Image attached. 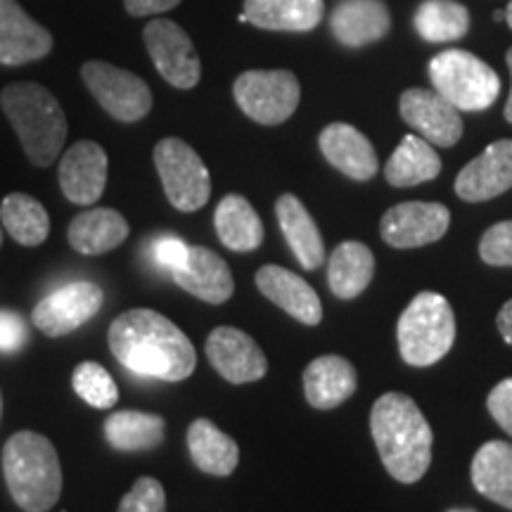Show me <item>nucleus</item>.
Masks as SVG:
<instances>
[{"label":"nucleus","instance_id":"nucleus-1","mask_svg":"<svg viewBox=\"0 0 512 512\" xmlns=\"http://www.w3.org/2000/svg\"><path fill=\"white\" fill-rule=\"evenodd\" d=\"M107 342L121 366L143 377L181 382L195 373L197 354L188 335L152 309H131L114 320Z\"/></svg>","mask_w":512,"mask_h":512},{"label":"nucleus","instance_id":"nucleus-2","mask_svg":"<svg viewBox=\"0 0 512 512\" xmlns=\"http://www.w3.org/2000/svg\"><path fill=\"white\" fill-rule=\"evenodd\" d=\"M370 432L396 482L415 484L432 463V427L411 396L389 392L373 403Z\"/></svg>","mask_w":512,"mask_h":512},{"label":"nucleus","instance_id":"nucleus-3","mask_svg":"<svg viewBox=\"0 0 512 512\" xmlns=\"http://www.w3.org/2000/svg\"><path fill=\"white\" fill-rule=\"evenodd\" d=\"M3 475L24 512H48L62 494V467L53 441L38 432H17L5 441Z\"/></svg>","mask_w":512,"mask_h":512},{"label":"nucleus","instance_id":"nucleus-4","mask_svg":"<svg viewBox=\"0 0 512 512\" xmlns=\"http://www.w3.org/2000/svg\"><path fill=\"white\" fill-rule=\"evenodd\" d=\"M0 105L31 164H53L67 140V117L55 95L41 83H12L0 93Z\"/></svg>","mask_w":512,"mask_h":512},{"label":"nucleus","instance_id":"nucleus-5","mask_svg":"<svg viewBox=\"0 0 512 512\" xmlns=\"http://www.w3.org/2000/svg\"><path fill=\"white\" fill-rule=\"evenodd\" d=\"M396 342L408 366L430 368L441 361L456 342V316L446 297L420 292L396 323Z\"/></svg>","mask_w":512,"mask_h":512},{"label":"nucleus","instance_id":"nucleus-6","mask_svg":"<svg viewBox=\"0 0 512 512\" xmlns=\"http://www.w3.org/2000/svg\"><path fill=\"white\" fill-rule=\"evenodd\" d=\"M430 81L458 112H484L498 100L501 76L467 50H444L430 62Z\"/></svg>","mask_w":512,"mask_h":512},{"label":"nucleus","instance_id":"nucleus-7","mask_svg":"<svg viewBox=\"0 0 512 512\" xmlns=\"http://www.w3.org/2000/svg\"><path fill=\"white\" fill-rule=\"evenodd\" d=\"M233 95L240 110L256 124L278 126L297 112L302 86L287 69H252L235 79Z\"/></svg>","mask_w":512,"mask_h":512},{"label":"nucleus","instance_id":"nucleus-8","mask_svg":"<svg viewBox=\"0 0 512 512\" xmlns=\"http://www.w3.org/2000/svg\"><path fill=\"white\" fill-rule=\"evenodd\" d=\"M155 166L164 192L178 211L202 209L211 197L209 169L181 138H164L155 147Z\"/></svg>","mask_w":512,"mask_h":512},{"label":"nucleus","instance_id":"nucleus-9","mask_svg":"<svg viewBox=\"0 0 512 512\" xmlns=\"http://www.w3.org/2000/svg\"><path fill=\"white\" fill-rule=\"evenodd\" d=\"M81 79L112 119L136 124L152 110L150 86L133 72L114 67L110 62L93 60L81 67Z\"/></svg>","mask_w":512,"mask_h":512},{"label":"nucleus","instance_id":"nucleus-10","mask_svg":"<svg viewBox=\"0 0 512 512\" xmlns=\"http://www.w3.org/2000/svg\"><path fill=\"white\" fill-rule=\"evenodd\" d=\"M145 48L157 72L174 88L190 91L200 83L202 62L190 36L171 19H152L143 31Z\"/></svg>","mask_w":512,"mask_h":512},{"label":"nucleus","instance_id":"nucleus-11","mask_svg":"<svg viewBox=\"0 0 512 512\" xmlns=\"http://www.w3.org/2000/svg\"><path fill=\"white\" fill-rule=\"evenodd\" d=\"M102 302H105V294L100 287L81 280V283L64 285L43 297L31 318L46 337H64L88 323L102 309Z\"/></svg>","mask_w":512,"mask_h":512},{"label":"nucleus","instance_id":"nucleus-12","mask_svg":"<svg viewBox=\"0 0 512 512\" xmlns=\"http://www.w3.org/2000/svg\"><path fill=\"white\" fill-rule=\"evenodd\" d=\"M451 226V211L439 202H401L387 209L380 235L389 247L415 249L441 240Z\"/></svg>","mask_w":512,"mask_h":512},{"label":"nucleus","instance_id":"nucleus-13","mask_svg":"<svg viewBox=\"0 0 512 512\" xmlns=\"http://www.w3.org/2000/svg\"><path fill=\"white\" fill-rule=\"evenodd\" d=\"M403 121L418 131L420 138L437 147H453L463 138V119L460 112L437 91L427 88H408L399 100Z\"/></svg>","mask_w":512,"mask_h":512},{"label":"nucleus","instance_id":"nucleus-14","mask_svg":"<svg viewBox=\"0 0 512 512\" xmlns=\"http://www.w3.org/2000/svg\"><path fill=\"white\" fill-rule=\"evenodd\" d=\"M207 358L223 380L247 384L261 380L268 373L266 354L247 332L230 325L211 330L207 337Z\"/></svg>","mask_w":512,"mask_h":512},{"label":"nucleus","instance_id":"nucleus-15","mask_svg":"<svg viewBox=\"0 0 512 512\" xmlns=\"http://www.w3.org/2000/svg\"><path fill=\"white\" fill-rule=\"evenodd\" d=\"M60 188L69 202L91 207L107 185V152L95 140H79L60 162Z\"/></svg>","mask_w":512,"mask_h":512},{"label":"nucleus","instance_id":"nucleus-16","mask_svg":"<svg viewBox=\"0 0 512 512\" xmlns=\"http://www.w3.org/2000/svg\"><path fill=\"white\" fill-rule=\"evenodd\" d=\"M50 50V31L31 19L17 0H0V64L19 67L43 60Z\"/></svg>","mask_w":512,"mask_h":512},{"label":"nucleus","instance_id":"nucleus-17","mask_svg":"<svg viewBox=\"0 0 512 512\" xmlns=\"http://www.w3.org/2000/svg\"><path fill=\"white\" fill-rule=\"evenodd\" d=\"M512 188V140H496L472 159L456 178V195L465 202H486Z\"/></svg>","mask_w":512,"mask_h":512},{"label":"nucleus","instance_id":"nucleus-18","mask_svg":"<svg viewBox=\"0 0 512 512\" xmlns=\"http://www.w3.org/2000/svg\"><path fill=\"white\" fill-rule=\"evenodd\" d=\"M254 280L266 299H271L275 306L290 313L299 323L313 328L323 320V304H320L316 290L306 283L302 275L287 271L283 266L268 264L256 271Z\"/></svg>","mask_w":512,"mask_h":512},{"label":"nucleus","instance_id":"nucleus-19","mask_svg":"<svg viewBox=\"0 0 512 512\" xmlns=\"http://www.w3.org/2000/svg\"><path fill=\"white\" fill-rule=\"evenodd\" d=\"M318 145L323 157L351 181H370L380 169L373 143L351 124L335 121L325 126L320 131Z\"/></svg>","mask_w":512,"mask_h":512},{"label":"nucleus","instance_id":"nucleus-20","mask_svg":"<svg viewBox=\"0 0 512 512\" xmlns=\"http://www.w3.org/2000/svg\"><path fill=\"white\" fill-rule=\"evenodd\" d=\"M332 36L347 48H366L392 29V12L384 0H342L330 17Z\"/></svg>","mask_w":512,"mask_h":512},{"label":"nucleus","instance_id":"nucleus-21","mask_svg":"<svg viewBox=\"0 0 512 512\" xmlns=\"http://www.w3.org/2000/svg\"><path fill=\"white\" fill-rule=\"evenodd\" d=\"M174 283L207 304H226L235 292L233 273L219 254L207 247H190L183 268L171 273Z\"/></svg>","mask_w":512,"mask_h":512},{"label":"nucleus","instance_id":"nucleus-22","mask_svg":"<svg viewBox=\"0 0 512 512\" xmlns=\"http://www.w3.org/2000/svg\"><path fill=\"white\" fill-rule=\"evenodd\" d=\"M358 387V373L342 356H318L304 370L306 401L318 411L342 406Z\"/></svg>","mask_w":512,"mask_h":512},{"label":"nucleus","instance_id":"nucleus-23","mask_svg":"<svg viewBox=\"0 0 512 512\" xmlns=\"http://www.w3.org/2000/svg\"><path fill=\"white\" fill-rule=\"evenodd\" d=\"M323 0H245L240 22L266 31H313L323 19Z\"/></svg>","mask_w":512,"mask_h":512},{"label":"nucleus","instance_id":"nucleus-24","mask_svg":"<svg viewBox=\"0 0 512 512\" xmlns=\"http://www.w3.org/2000/svg\"><path fill=\"white\" fill-rule=\"evenodd\" d=\"M275 216H278L280 230H283L287 245L297 256V261L302 264L306 271H316V268L323 266L325 261V242L323 235L309 214V209L304 207L299 197L285 195L278 197L275 202Z\"/></svg>","mask_w":512,"mask_h":512},{"label":"nucleus","instance_id":"nucleus-25","mask_svg":"<svg viewBox=\"0 0 512 512\" xmlns=\"http://www.w3.org/2000/svg\"><path fill=\"white\" fill-rule=\"evenodd\" d=\"M128 233L131 228L117 209L93 207L74 216V221L69 223L67 238L76 252L98 256L117 249L128 238Z\"/></svg>","mask_w":512,"mask_h":512},{"label":"nucleus","instance_id":"nucleus-26","mask_svg":"<svg viewBox=\"0 0 512 512\" xmlns=\"http://www.w3.org/2000/svg\"><path fill=\"white\" fill-rule=\"evenodd\" d=\"M188 451L192 463L211 477L233 475L240 463V448L235 439L207 418H197L188 427Z\"/></svg>","mask_w":512,"mask_h":512},{"label":"nucleus","instance_id":"nucleus-27","mask_svg":"<svg viewBox=\"0 0 512 512\" xmlns=\"http://www.w3.org/2000/svg\"><path fill=\"white\" fill-rule=\"evenodd\" d=\"M470 472L479 494L512 510V444L486 441L472 458Z\"/></svg>","mask_w":512,"mask_h":512},{"label":"nucleus","instance_id":"nucleus-28","mask_svg":"<svg viewBox=\"0 0 512 512\" xmlns=\"http://www.w3.org/2000/svg\"><path fill=\"white\" fill-rule=\"evenodd\" d=\"M214 226L221 245L230 252H254L264 242V223L242 195H226L214 211Z\"/></svg>","mask_w":512,"mask_h":512},{"label":"nucleus","instance_id":"nucleus-29","mask_svg":"<svg viewBox=\"0 0 512 512\" xmlns=\"http://www.w3.org/2000/svg\"><path fill=\"white\" fill-rule=\"evenodd\" d=\"M375 275V256L363 242H342L328 259V283L339 299H354Z\"/></svg>","mask_w":512,"mask_h":512},{"label":"nucleus","instance_id":"nucleus-30","mask_svg":"<svg viewBox=\"0 0 512 512\" xmlns=\"http://www.w3.org/2000/svg\"><path fill=\"white\" fill-rule=\"evenodd\" d=\"M441 174V159L432 143L420 136H406L384 164V178L394 188H413Z\"/></svg>","mask_w":512,"mask_h":512},{"label":"nucleus","instance_id":"nucleus-31","mask_svg":"<svg viewBox=\"0 0 512 512\" xmlns=\"http://www.w3.org/2000/svg\"><path fill=\"white\" fill-rule=\"evenodd\" d=\"M166 422L162 415L140 411H117L105 420V439L117 451H150L164 441Z\"/></svg>","mask_w":512,"mask_h":512},{"label":"nucleus","instance_id":"nucleus-32","mask_svg":"<svg viewBox=\"0 0 512 512\" xmlns=\"http://www.w3.org/2000/svg\"><path fill=\"white\" fill-rule=\"evenodd\" d=\"M0 221L5 233L24 247H36L46 242L50 233V216L46 207L27 195V192H10L0 204Z\"/></svg>","mask_w":512,"mask_h":512},{"label":"nucleus","instance_id":"nucleus-33","mask_svg":"<svg viewBox=\"0 0 512 512\" xmlns=\"http://www.w3.org/2000/svg\"><path fill=\"white\" fill-rule=\"evenodd\" d=\"M415 31L427 43H451L470 31V10L458 0H425L415 10Z\"/></svg>","mask_w":512,"mask_h":512},{"label":"nucleus","instance_id":"nucleus-34","mask_svg":"<svg viewBox=\"0 0 512 512\" xmlns=\"http://www.w3.org/2000/svg\"><path fill=\"white\" fill-rule=\"evenodd\" d=\"M74 392L81 396L88 406L93 408H112L119 401V389L114 384L112 375L107 373L100 363L83 361L76 366L72 375Z\"/></svg>","mask_w":512,"mask_h":512},{"label":"nucleus","instance_id":"nucleus-35","mask_svg":"<svg viewBox=\"0 0 512 512\" xmlns=\"http://www.w3.org/2000/svg\"><path fill=\"white\" fill-rule=\"evenodd\" d=\"M479 256L484 264L512 268V221L491 226L479 240Z\"/></svg>","mask_w":512,"mask_h":512},{"label":"nucleus","instance_id":"nucleus-36","mask_svg":"<svg viewBox=\"0 0 512 512\" xmlns=\"http://www.w3.org/2000/svg\"><path fill=\"white\" fill-rule=\"evenodd\" d=\"M119 512H166L164 486L155 477H140L121 498Z\"/></svg>","mask_w":512,"mask_h":512},{"label":"nucleus","instance_id":"nucleus-37","mask_svg":"<svg viewBox=\"0 0 512 512\" xmlns=\"http://www.w3.org/2000/svg\"><path fill=\"white\" fill-rule=\"evenodd\" d=\"M150 252L157 266L174 273L178 268H183L185 261H188L190 245H185L181 238H176V235H159V238L152 240Z\"/></svg>","mask_w":512,"mask_h":512},{"label":"nucleus","instance_id":"nucleus-38","mask_svg":"<svg viewBox=\"0 0 512 512\" xmlns=\"http://www.w3.org/2000/svg\"><path fill=\"white\" fill-rule=\"evenodd\" d=\"M486 408H489L491 418L503 427V432L512 437V377L498 382L491 389L489 399H486Z\"/></svg>","mask_w":512,"mask_h":512},{"label":"nucleus","instance_id":"nucleus-39","mask_svg":"<svg viewBox=\"0 0 512 512\" xmlns=\"http://www.w3.org/2000/svg\"><path fill=\"white\" fill-rule=\"evenodd\" d=\"M27 339V328H24L22 316L12 311H0V351H17L22 349Z\"/></svg>","mask_w":512,"mask_h":512},{"label":"nucleus","instance_id":"nucleus-40","mask_svg":"<svg viewBox=\"0 0 512 512\" xmlns=\"http://www.w3.org/2000/svg\"><path fill=\"white\" fill-rule=\"evenodd\" d=\"M178 3L181 0H124V8L133 17H150L174 10Z\"/></svg>","mask_w":512,"mask_h":512},{"label":"nucleus","instance_id":"nucleus-41","mask_svg":"<svg viewBox=\"0 0 512 512\" xmlns=\"http://www.w3.org/2000/svg\"><path fill=\"white\" fill-rule=\"evenodd\" d=\"M496 325H498V332H501V337L512 347V299L510 302H505L503 309L498 311Z\"/></svg>","mask_w":512,"mask_h":512},{"label":"nucleus","instance_id":"nucleus-42","mask_svg":"<svg viewBox=\"0 0 512 512\" xmlns=\"http://www.w3.org/2000/svg\"><path fill=\"white\" fill-rule=\"evenodd\" d=\"M505 62H508V69H510V79H512V48L508 50V55H505ZM505 121H510L512 124V88H510V95H508V102H505Z\"/></svg>","mask_w":512,"mask_h":512},{"label":"nucleus","instance_id":"nucleus-43","mask_svg":"<svg viewBox=\"0 0 512 512\" xmlns=\"http://www.w3.org/2000/svg\"><path fill=\"white\" fill-rule=\"evenodd\" d=\"M505 22H508V27L512 29V0H510L508 8H505Z\"/></svg>","mask_w":512,"mask_h":512},{"label":"nucleus","instance_id":"nucleus-44","mask_svg":"<svg viewBox=\"0 0 512 512\" xmlns=\"http://www.w3.org/2000/svg\"><path fill=\"white\" fill-rule=\"evenodd\" d=\"M494 19H505V10H498V12H494Z\"/></svg>","mask_w":512,"mask_h":512},{"label":"nucleus","instance_id":"nucleus-45","mask_svg":"<svg viewBox=\"0 0 512 512\" xmlns=\"http://www.w3.org/2000/svg\"><path fill=\"white\" fill-rule=\"evenodd\" d=\"M448 512H475V510H448Z\"/></svg>","mask_w":512,"mask_h":512},{"label":"nucleus","instance_id":"nucleus-46","mask_svg":"<svg viewBox=\"0 0 512 512\" xmlns=\"http://www.w3.org/2000/svg\"><path fill=\"white\" fill-rule=\"evenodd\" d=\"M0 413H3V396H0Z\"/></svg>","mask_w":512,"mask_h":512},{"label":"nucleus","instance_id":"nucleus-47","mask_svg":"<svg viewBox=\"0 0 512 512\" xmlns=\"http://www.w3.org/2000/svg\"><path fill=\"white\" fill-rule=\"evenodd\" d=\"M0 245H3V230H0Z\"/></svg>","mask_w":512,"mask_h":512}]
</instances>
